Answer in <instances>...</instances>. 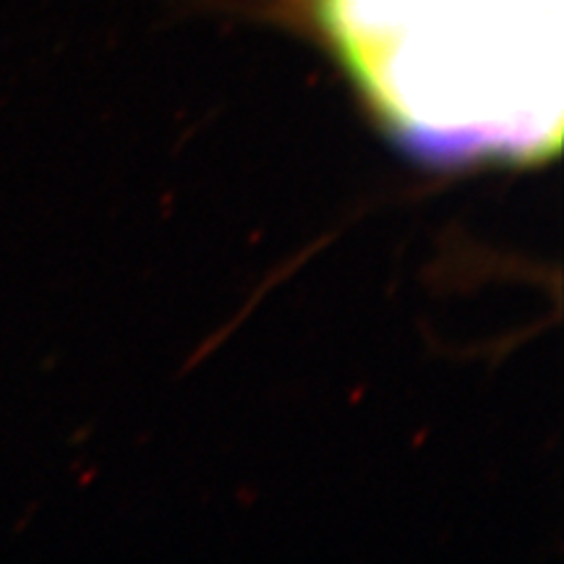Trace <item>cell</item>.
I'll return each mask as SVG.
<instances>
[{"instance_id": "6da1fadb", "label": "cell", "mask_w": 564, "mask_h": 564, "mask_svg": "<svg viewBox=\"0 0 564 564\" xmlns=\"http://www.w3.org/2000/svg\"><path fill=\"white\" fill-rule=\"evenodd\" d=\"M337 61L421 165L562 150V0H314Z\"/></svg>"}]
</instances>
